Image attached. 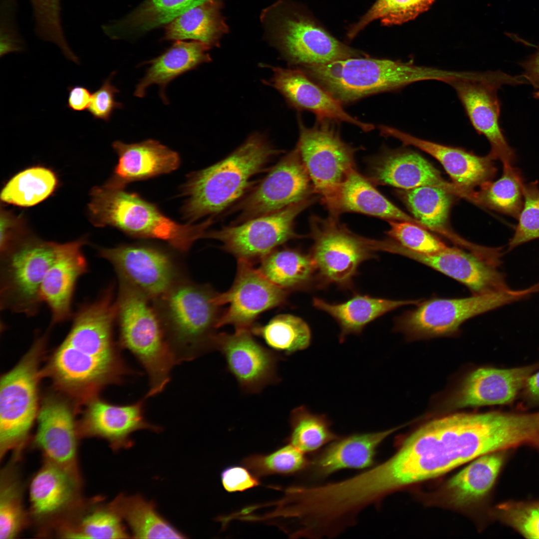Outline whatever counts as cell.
Masks as SVG:
<instances>
[{"label": "cell", "instance_id": "1", "mask_svg": "<svg viewBox=\"0 0 539 539\" xmlns=\"http://www.w3.org/2000/svg\"><path fill=\"white\" fill-rule=\"evenodd\" d=\"M520 437L513 413H458L436 419L407 437L390 458L375 465L373 482L387 496L482 455L515 448Z\"/></svg>", "mask_w": 539, "mask_h": 539}, {"label": "cell", "instance_id": "2", "mask_svg": "<svg viewBox=\"0 0 539 539\" xmlns=\"http://www.w3.org/2000/svg\"><path fill=\"white\" fill-rule=\"evenodd\" d=\"M116 314L109 290L81 304L69 332L50 359L48 372L56 385L78 401H89L106 385L120 384L135 374L113 341Z\"/></svg>", "mask_w": 539, "mask_h": 539}, {"label": "cell", "instance_id": "3", "mask_svg": "<svg viewBox=\"0 0 539 539\" xmlns=\"http://www.w3.org/2000/svg\"><path fill=\"white\" fill-rule=\"evenodd\" d=\"M280 152L255 133L222 160L191 174L182 187L185 218L192 223L225 211L245 195L254 177Z\"/></svg>", "mask_w": 539, "mask_h": 539}, {"label": "cell", "instance_id": "4", "mask_svg": "<svg viewBox=\"0 0 539 539\" xmlns=\"http://www.w3.org/2000/svg\"><path fill=\"white\" fill-rule=\"evenodd\" d=\"M307 76L341 103L379 92L396 91L415 82H445L450 70L418 65L412 61L352 57L300 67Z\"/></svg>", "mask_w": 539, "mask_h": 539}, {"label": "cell", "instance_id": "5", "mask_svg": "<svg viewBox=\"0 0 539 539\" xmlns=\"http://www.w3.org/2000/svg\"><path fill=\"white\" fill-rule=\"evenodd\" d=\"M124 188L109 181L92 189L88 212L95 226H112L135 237L162 240L187 251L196 240L205 238L213 223L210 217L197 224L178 223L154 204Z\"/></svg>", "mask_w": 539, "mask_h": 539}, {"label": "cell", "instance_id": "6", "mask_svg": "<svg viewBox=\"0 0 539 539\" xmlns=\"http://www.w3.org/2000/svg\"><path fill=\"white\" fill-rule=\"evenodd\" d=\"M218 294L207 285L176 282L157 299L166 339L177 363L215 350L222 313Z\"/></svg>", "mask_w": 539, "mask_h": 539}, {"label": "cell", "instance_id": "7", "mask_svg": "<svg viewBox=\"0 0 539 539\" xmlns=\"http://www.w3.org/2000/svg\"><path fill=\"white\" fill-rule=\"evenodd\" d=\"M148 297L133 286L120 280L116 302L119 347L129 351L146 371L149 390L145 398L162 392L177 364L166 339L160 316Z\"/></svg>", "mask_w": 539, "mask_h": 539}, {"label": "cell", "instance_id": "8", "mask_svg": "<svg viewBox=\"0 0 539 539\" xmlns=\"http://www.w3.org/2000/svg\"><path fill=\"white\" fill-rule=\"evenodd\" d=\"M58 245L26 231L0 246L1 310L27 316L36 314L42 303L40 285Z\"/></svg>", "mask_w": 539, "mask_h": 539}, {"label": "cell", "instance_id": "9", "mask_svg": "<svg viewBox=\"0 0 539 539\" xmlns=\"http://www.w3.org/2000/svg\"><path fill=\"white\" fill-rule=\"evenodd\" d=\"M262 20L270 41L299 68L360 56L311 20L292 10L283 0L264 10Z\"/></svg>", "mask_w": 539, "mask_h": 539}, {"label": "cell", "instance_id": "10", "mask_svg": "<svg viewBox=\"0 0 539 539\" xmlns=\"http://www.w3.org/2000/svg\"><path fill=\"white\" fill-rule=\"evenodd\" d=\"M538 292L539 284L536 283L521 289L509 287L464 298H432L420 302L416 308L399 316L396 319L395 328L411 337L418 338L451 334L471 318Z\"/></svg>", "mask_w": 539, "mask_h": 539}, {"label": "cell", "instance_id": "11", "mask_svg": "<svg viewBox=\"0 0 539 539\" xmlns=\"http://www.w3.org/2000/svg\"><path fill=\"white\" fill-rule=\"evenodd\" d=\"M336 217L330 215L326 219L311 218L310 236L313 244L310 255L319 284L334 283L349 288L359 265L376 258V252H385L386 242L356 235L340 224Z\"/></svg>", "mask_w": 539, "mask_h": 539}, {"label": "cell", "instance_id": "12", "mask_svg": "<svg viewBox=\"0 0 539 539\" xmlns=\"http://www.w3.org/2000/svg\"><path fill=\"white\" fill-rule=\"evenodd\" d=\"M43 341L44 339L38 340L19 362L1 378V458L8 451L22 447L36 417L38 366Z\"/></svg>", "mask_w": 539, "mask_h": 539}, {"label": "cell", "instance_id": "13", "mask_svg": "<svg viewBox=\"0 0 539 539\" xmlns=\"http://www.w3.org/2000/svg\"><path fill=\"white\" fill-rule=\"evenodd\" d=\"M332 120H318L312 127L299 120L296 148L310 179L314 192L329 211L342 182L355 169L356 149L341 139Z\"/></svg>", "mask_w": 539, "mask_h": 539}, {"label": "cell", "instance_id": "14", "mask_svg": "<svg viewBox=\"0 0 539 539\" xmlns=\"http://www.w3.org/2000/svg\"><path fill=\"white\" fill-rule=\"evenodd\" d=\"M526 83L522 75L513 76L500 70L486 71L477 79H458L448 83L455 89L474 128L488 140L491 145L489 154L503 165H513L517 155L500 125L498 91L504 85Z\"/></svg>", "mask_w": 539, "mask_h": 539}, {"label": "cell", "instance_id": "15", "mask_svg": "<svg viewBox=\"0 0 539 539\" xmlns=\"http://www.w3.org/2000/svg\"><path fill=\"white\" fill-rule=\"evenodd\" d=\"M314 201L310 197L278 211L208 231L205 238L219 241L225 250L238 259H261L278 246L299 237L294 230L295 218Z\"/></svg>", "mask_w": 539, "mask_h": 539}, {"label": "cell", "instance_id": "16", "mask_svg": "<svg viewBox=\"0 0 539 539\" xmlns=\"http://www.w3.org/2000/svg\"><path fill=\"white\" fill-rule=\"evenodd\" d=\"M314 191L298 150L288 152L236 207L237 224L283 209L311 197Z\"/></svg>", "mask_w": 539, "mask_h": 539}, {"label": "cell", "instance_id": "17", "mask_svg": "<svg viewBox=\"0 0 539 539\" xmlns=\"http://www.w3.org/2000/svg\"><path fill=\"white\" fill-rule=\"evenodd\" d=\"M287 295V290L266 279L253 267L251 262L238 259L236 278L231 287L218 294L219 304L229 306L222 312L217 327L231 324L236 329H251L259 314L283 303Z\"/></svg>", "mask_w": 539, "mask_h": 539}, {"label": "cell", "instance_id": "18", "mask_svg": "<svg viewBox=\"0 0 539 539\" xmlns=\"http://www.w3.org/2000/svg\"><path fill=\"white\" fill-rule=\"evenodd\" d=\"M99 256L114 268L120 281L136 288L148 298H159L176 282V271L170 257L154 248L119 246L100 248Z\"/></svg>", "mask_w": 539, "mask_h": 539}, {"label": "cell", "instance_id": "19", "mask_svg": "<svg viewBox=\"0 0 539 539\" xmlns=\"http://www.w3.org/2000/svg\"><path fill=\"white\" fill-rule=\"evenodd\" d=\"M215 348L224 355L229 371L244 391L259 393L279 381V355L258 343L251 329L237 328L232 334L217 333Z\"/></svg>", "mask_w": 539, "mask_h": 539}, {"label": "cell", "instance_id": "20", "mask_svg": "<svg viewBox=\"0 0 539 539\" xmlns=\"http://www.w3.org/2000/svg\"><path fill=\"white\" fill-rule=\"evenodd\" d=\"M370 181L410 190L423 186L443 189L454 196L475 203L476 193L445 180L440 172L420 154L407 148H385L370 160Z\"/></svg>", "mask_w": 539, "mask_h": 539}, {"label": "cell", "instance_id": "21", "mask_svg": "<svg viewBox=\"0 0 539 539\" xmlns=\"http://www.w3.org/2000/svg\"><path fill=\"white\" fill-rule=\"evenodd\" d=\"M394 253L426 265L466 286L473 294H483L509 288L501 270L502 260H489L460 249L447 247L431 254L410 251L395 244Z\"/></svg>", "mask_w": 539, "mask_h": 539}, {"label": "cell", "instance_id": "22", "mask_svg": "<svg viewBox=\"0 0 539 539\" xmlns=\"http://www.w3.org/2000/svg\"><path fill=\"white\" fill-rule=\"evenodd\" d=\"M145 398L126 405H115L94 397L90 400L81 423L82 432L106 440L114 450L132 447L131 436L141 430L160 432L162 427L144 416Z\"/></svg>", "mask_w": 539, "mask_h": 539}, {"label": "cell", "instance_id": "23", "mask_svg": "<svg viewBox=\"0 0 539 539\" xmlns=\"http://www.w3.org/2000/svg\"><path fill=\"white\" fill-rule=\"evenodd\" d=\"M271 69L272 76L266 83L277 90L291 107L313 113L318 120L345 122L364 132L374 129L373 124L363 122L347 113L341 102L300 69L272 67Z\"/></svg>", "mask_w": 539, "mask_h": 539}, {"label": "cell", "instance_id": "24", "mask_svg": "<svg viewBox=\"0 0 539 539\" xmlns=\"http://www.w3.org/2000/svg\"><path fill=\"white\" fill-rule=\"evenodd\" d=\"M84 238L59 243L55 258L41 282L39 297L51 313L52 324L69 319L72 315L71 303L77 280L88 271L82 252Z\"/></svg>", "mask_w": 539, "mask_h": 539}, {"label": "cell", "instance_id": "25", "mask_svg": "<svg viewBox=\"0 0 539 539\" xmlns=\"http://www.w3.org/2000/svg\"><path fill=\"white\" fill-rule=\"evenodd\" d=\"M384 136L397 139L404 145L415 147L431 155L443 166L453 183L469 191L490 181L497 169L489 153L479 156L462 148L426 140L399 129L385 125L379 127Z\"/></svg>", "mask_w": 539, "mask_h": 539}, {"label": "cell", "instance_id": "26", "mask_svg": "<svg viewBox=\"0 0 539 539\" xmlns=\"http://www.w3.org/2000/svg\"><path fill=\"white\" fill-rule=\"evenodd\" d=\"M35 443L46 460L78 473L77 431L71 408L56 396L45 398L38 414Z\"/></svg>", "mask_w": 539, "mask_h": 539}, {"label": "cell", "instance_id": "27", "mask_svg": "<svg viewBox=\"0 0 539 539\" xmlns=\"http://www.w3.org/2000/svg\"><path fill=\"white\" fill-rule=\"evenodd\" d=\"M539 363L508 369L480 368L465 379L452 403L455 408L500 405L513 400Z\"/></svg>", "mask_w": 539, "mask_h": 539}, {"label": "cell", "instance_id": "28", "mask_svg": "<svg viewBox=\"0 0 539 539\" xmlns=\"http://www.w3.org/2000/svg\"><path fill=\"white\" fill-rule=\"evenodd\" d=\"M78 473L46 460L32 479L29 488L30 512L44 521L75 507L79 495Z\"/></svg>", "mask_w": 539, "mask_h": 539}, {"label": "cell", "instance_id": "29", "mask_svg": "<svg viewBox=\"0 0 539 539\" xmlns=\"http://www.w3.org/2000/svg\"><path fill=\"white\" fill-rule=\"evenodd\" d=\"M399 426L388 430L340 436L310 460L313 476L327 477L342 469H363L374 465L377 449Z\"/></svg>", "mask_w": 539, "mask_h": 539}, {"label": "cell", "instance_id": "30", "mask_svg": "<svg viewBox=\"0 0 539 539\" xmlns=\"http://www.w3.org/2000/svg\"><path fill=\"white\" fill-rule=\"evenodd\" d=\"M112 145L118 161L109 181L122 187L131 182L170 173L180 164L176 152L155 140L131 144L115 141Z\"/></svg>", "mask_w": 539, "mask_h": 539}, {"label": "cell", "instance_id": "31", "mask_svg": "<svg viewBox=\"0 0 539 539\" xmlns=\"http://www.w3.org/2000/svg\"><path fill=\"white\" fill-rule=\"evenodd\" d=\"M211 47L196 40L186 42L177 40L159 56L143 62L149 64L144 76L136 86L134 96H145L147 88L156 84L160 87V96L168 103L165 90L175 78L194 69L202 63L211 60L208 53Z\"/></svg>", "mask_w": 539, "mask_h": 539}, {"label": "cell", "instance_id": "32", "mask_svg": "<svg viewBox=\"0 0 539 539\" xmlns=\"http://www.w3.org/2000/svg\"><path fill=\"white\" fill-rule=\"evenodd\" d=\"M345 212L362 213L387 221L409 222L428 230L421 222L386 199L355 169L350 172L340 185L329 211L330 215L334 217Z\"/></svg>", "mask_w": 539, "mask_h": 539}, {"label": "cell", "instance_id": "33", "mask_svg": "<svg viewBox=\"0 0 539 539\" xmlns=\"http://www.w3.org/2000/svg\"><path fill=\"white\" fill-rule=\"evenodd\" d=\"M452 195L443 189L431 186L406 190L401 194L414 217L428 230L445 237L477 256H482L486 251V247L466 240L446 226Z\"/></svg>", "mask_w": 539, "mask_h": 539}, {"label": "cell", "instance_id": "34", "mask_svg": "<svg viewBox=\"0 0 539 539\" xmlns=\"http://www.w3.org/2000/svg\"><path fill=\"white\" fill-rule=\"evenodd\" d=\"M505 451L480 456L450 479L445 486L448 502L466 506L484 498L490 491L504 463Z\"/></svg>", "mask_w": 539, "mask_h": 539}, {"label": "cell", "instance_id": "35", "mask_svg": "<svg viewBox=\"0 0 539 539\" xmlns=\"http://www.w3.org/2000/svg\"><path fill=\"white\" fill-rule=\"evenodd\" d=\"M420 300H395L356 294L346 302L331 304L318 298L313 305L331 315L340 328L339 339L343 342L350 334H359L364 327L379 316L400 306L418 304Z\"/></svg>", "mask_w": 539, "mask_h": 539}, {"label": "cell", "instance_id": "36", "mask_svg": "<svg viewBox=\"0 0 539 539\" xmlns=\"http://www.w3.org/2000/svg\"><path fill=\"white\" fill-rule=\"evenodd\" d=\"M219 0H207L169 23L164 39L199 41L209 47L218 46L228 27L221 14Z\"/></svg>", "mask_w": 539, "mask_h": 539}, {"label": "cell", "instance_id": "37", "mask_svg": "<svg viewBox=\"0 0 539 539\" xmlns=\"http://www.w3.org/2000/svg\"><path fill=\"white\" fill-rule=\"evenodd\" d=\"M207 0H146L124 19L104 25L103 31L111 38L140 33L169 23Z\"/></svg>", "mask_w": 539, "mask_h": 539}, {"label": "cell", "instance_id": "38", "mask_svg": "<svg viewBox=\"0 0 539 539\" xmlns=\"http://www.w3.org/2000/svg\"><path fill=\"white\" fill-rule=\"evenodd\" d=\"M110 504L127 524L133 538H187L158 513L154 503L139 495L120 494Z\"/></svg>", "mask_w": 539, "mask_h": 539}, {"label": "cell", "instance_id": "39", "mask_svg": "<svg viewBox=\"0 0 539 539\" xmlns=\"http://www.w3.org/2000/svg\"><path fill=\"white\" fill-rule=\"evenodd\" d=\"M261 260L258 269L269 281L285 290L308 286L316 277L310 255L292 249L275 250Z\"/></svg>", "mask_w": 539, "mask_h": 539}, {"label": "cell", "instance_id": "40", "mask_svg": "<svg viewBox=\"0 0 539 539\" xmlns=\"http://www.w3.org/2000/svg\"><path fill=\"white\" fill-rule=\"evenodd\" d=\"M58 179L51 169L41 166L26 169L12 177L0 194L3 203L28 207L49 197L56 190Z\"/></svg>", "mask_w": 539, "mask_h": 539}, {"label": "cell", "instance_id": "41", "mask_svg": "<svg viewBox=\"0 0 539 539\" xmlns=\"http://www.w3.org/2000/svg\"><path fill=\"white\" fill-rule=\"evenodd\" d=\"M503 166L499 179L481 186L478 204L518 220L523 206L525 180L518 168L509 164Z\"/></svg>", "mask_w": 539, "mask_h": 539}, {"label": "cell", "instance_id": "42", "mask_svg": "<svg viewBox=\"0 0 539 539\" xmlns=\"http://www.w3.org/2000/svg\"><path fill=\"white\" fill-rule=\"evenodd\" d=\"M289 424L286 442L305 454L316 451L340 436L331 430V422L326 415L312 413L304 406L292 410Z\"/></svg>", "mask_w": 539, "mask_h": 539}, {"label": "cell", "instance_id": "43", "mask_svg": "<svg viewBox=\"0 0 539 539\" xmlns=\"http://www.w3.org/2000/svg\"><path fill=\"white\" fill-rule=\"evenodd\" d=\"M251 330L261 336L275 351L289 355L304 350L310 344V328L300 318L290 314H280L264 326H253Z\"/></svg>", "mask_w": 539, "mask_h": 539}, {"label": "cell", "instance_id": "44", "mask_svg": "<svg viewBox=\"0 0 539 539\" xmlns=\"http://www.w3.org/2000/svg\"><path fill=\"white\" fill-rule=\"evenodd\" d=\"M60 535L69 539H127L129 533L122 518L110 503L93 508L76 525H66Z\"/></svg>", "mask_w": 539, "mask_h": 539}, {"label": "cell", "instance_id": "45", "mask_svg": "<svg viewBox=\"0 0 539 539\" xmlns=\"http://www.w3.org/2000/svg\"><path fill=\"white\" fill-rule=\"evenodd\" d=\"M310 460L305 454L287 443L268 454H255L245 458L242 464L258 477L288 476L303 471Z\"/></svg>", "mask_w": 539, "mask_h": 539}, {"label": "cell", "instance_id": "46", "mask_svg": "<svg viewBox=\"0 0 539 539\" xmlns=\"http://www.w3.org/2000/svg\"><path fill=\"white\" fill-rule=\"evenodd\" d=\"M434 0H377L360 19L349 29L348 36H355L370 22L380 19L386 25L400 24L415 18L427 10Z\"/></svg>", "mask_w": 539, "mask_h": 539}, {"label": "cell", "instance_id": "47", "mask_svg": "<svg viewBox=\"0 0 539 539\" xmlns=\"http://www.w3.org/2000/svg\"><path fill=\"white\" fill-rule=\"evenodd\" d=\"M0 491V539L15 538L26 522L19 484L3 474Z\"/></svg>", "mask_w": 539, "mask_h": 539}, {"label": "cell", "instance_id": "48", "mask_svg": "<svg viewBox=\"0 0 539 539\" xmlns=\"http://www.w3.org/2000/svg\"><path fill=\"white\" fill-rule=\"evenodd\" d=\"M493 515L525 537L539 539V500L501 504Z\"/></svg>", "mask_w": 539, "mask_h": 539}, {"label": "cell", "instance_id": "49", "mask_svg": "<svg viewBox=\"0 0 539 539\" xmlns=\"http://www.w3.org/2000/svg\"><path fill=\"white\" fill-rule=\"evenodd\" d=\"M524 203L514 234L507 251L539 238V187L537 181L525 184Z\"/></svg>", "mask_w": 539, "mask_h": 539}, {"label": "cell", "instance_id": "50", "mask_svg": "<svg viewBox=\"0 0 539 539\" xmlns=\"http://www.w3.org/2000/svg\"><path fill=\"white\" fill-rule=\"evenodd\" d=\"M388 222L390 228L387 232V235L410 251L431 254L441 252L448 247L428 230L418 225L403 221Z\"/></svg>", "mask_w": 539, "mask_h": 539}, {"label": "cell", "instance_id": "51", "mask_svg": "<svg viewBox=\"0 0 539 539\" xmlns=\"http://www.w3.org/2000/svg\"><path fill=\"white\" fill-rule=\"evenodd\" d=\"M17 0H1L0 5V56L20 52L25 43L16 20Z\"/></svg>", "mask_w": 539, "mask_h": 539}, {"label": "cell", "instance_id": "52", "mask_svg": "<svg viewBox=\"0 0 539 539\" xmlns=\"http://www.w3.org/2000/svg\"><path fill=\"white\" fill-rule=\"evenodd\" d=\"M115 73V71L111 72L109 77L103 81L100 87L92 93L88 110L94 119L108 122L110 120L113 112L123 107V104L117 102L115 99L116 94L119 92V90L112 83Z\"/></svg>", "mask_w": 539, "mask_h": 539}, {"label": "cell", "instance_id": "53", "mask_svg": "<svg viewBox=\"0 0 539 539\" xmlns=\"http://www.w3.org/2000/svg\"><path fill=\"white\" fill-rule=\"evenodd\" d=\"M220 477L224 489L231 493L245 492L261 484L259 478L243 465L226 467Z\"/></svg>", "mask_w": 539, "mask_h": 539}, {"label": "cell", "instance_id": "54", "mask_svg": "<svg viewBox=\"0 0 539 539\" xmlns=\"http://www.w3.org/2000/svg\"><path fill=\"white\" fill-rule=\"evenodd\" d=\"M25 231H26L24 221L20 216L1 209L0 245Z\"/></svg>", "mask_w": 539, "mask_h": 539}, {"label": "cell", "instance_id": "55", "mask_svg": "<svg viewBox=\"0 0 539 539\" xmlns=\"http://www.w3.org/2000/svg\"><path fill=\"white\" fill-rule=\"evenodd\" d=\"M68 96L66 106L73 111H82L88 109L92 94L90 90L81 85L67 87Z\"/></svg>", "mask_w": 539, "mask_h": 539}, {"label": "cell", "instance_id": "56", "mask_svg": "<svg viewBox=\"0 0 539 539\" xmlns=\"http://www.w3.org/2000/svg\"><path fill=\"white\" fill-rule=\"evenodd\" d=\"M520 64L524 70L521 75L535 89L534 97L539 99V46L536 52Z\"/></svg>", "mask_w": 539, "mask_h": 539}, {"label": "cell", "instance_id": "57", "mask_svg": "<svg viewBox=\"0 0 539 539\" xmlns=\"http://www.w3.org/2000/svg\"><path fill=\"white\" fill-rule=\"evenodd\" d=\"M525 386L530 397L539 401V371L535 372L529 377Z\"/></svg>", "mask_w": 539, "mask_h": 539}]
</instances>
